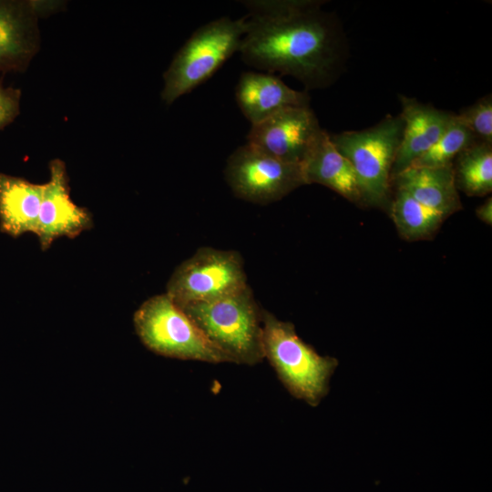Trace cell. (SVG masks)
Here are the masks:
<instances>
[{"label":"cell","instance_id":"cell-20","mask_svg":"<svg viewBox=\"0 0 492 492\" xmlns=\"http://www.w3.org/2000/svg\"><path fill=\"white\" fill-rule=\"evenodd\" d=\"M456 118L465 126L475 138L492 144V97L487 95L474 105L464 108Z\"/></svg>","mask_w":492,"mask_h":492},{"label":"cell","instance_id":"cell-6","mask_svg":"<svg viewBox=\"0 0 492 492\" xmlns=\"http://www.w3.org/2000/svg\"><path fill=\"white\" fill-rule=\"evenodd\" d=\"M134 326L150 351L171 358L230 363L166 293L146 300L134 313Z\"/></svg>","mask_w":492,"mask_h":492},{"label":"cell","instance_id":"cell-18","mask_svg":"<svg viewBox=\"0 0 492 492\" xmlns=\"http://www.w3.org/2000/svg\"><path fill=\"white\" fill-rule=\"evenodd\" d=\"M391 213L400 235L409 241L429 237L446 217L423 205L401 189H396Z\"/></svg>","mask_w":492,"mask_h":492},{"label":"cell","instance_id":"cell-7","mask_svg":"<svg viewBox=\"0 0 492 492\" xmlns=\"http://www.w3.org/2000/svg\"><path fill=\"white\" fill-rule=\"evenodd\" d=\"M247 286L239 251L204 246L175 269L165 293L183 308L227 297Z\"/></svg>","mask_w":492,"mask_h":492},{"label":"cell","instance_id":"cell-12","mask_svg":"<svg viewBox=\"0 0 492 492\" xmlns=\"http://www.w3.org/2000/svg\"><path fill=\"white\" fill-rule=\"evenodd\" d=\"M36 3L0 0V72L25 69L36 52Z\"/></svg>","mask_w":492,"mask_h":492},{"label":"cell","instance_id":"cell-19","mask_svg":"<svg viewBox=\"0 0 492 492\" xmlns=\"http://www.w3.org/2000/svg\"><path fill=\"white\" fill-rule=\"evenodd\" d=\"M477 139L456 118V114L441 138L411 166L445 167L453 164L456 157ZM410 166V167H411Z\"/></svg>","mask_w":492,"mask_h":492},{"label":"cell","instance_id":"cell-2","mask_svg":"<svg viewBox=\"0 0 492 492\" xmlns=\"http://www.w3.org/2000/svg\"><path fill=\"white\" fill-rule=\"evenodd\" d=\"M264 358L295 398L317 406L330 390L338 360L319 354L297 334L294 325L261 309Z\"/></svg>","mask_w":492,"mask_h":492},{"label":"cell","instance_id":"cell-13","mask_svg":"<svg viewBox=\"0 0 492 492\" xmlns=\"http://www.w3.org/2000/svg\"><path fill=\"white\" fill-rule=\"evenodd\" d=\"M235 97L241 111L251 125L288 107L309 106L310 96L288 87L278 77L245 71L240 76Z\"/></svg>","mask_w":492,"mask_h":492},{"label":"cell","instance_id":"cell-9","mask_svg":"<svg viewBox=\"0 0 492 492\" xmlns=\"http://www.w3.org/2000/svg\"><path fill=\"white\" fill-rule=\"evenodd\" d=\"M323 131L310 106L288 107L251 125L246 139L272 157L301 166Z\"/></svg>","mask_w":492,"mask_h":492},{"label":"cell","instance_id":"cell-11","mask_svg":"<svg viewBox=\"0 0 492 492\" xmlns=\"http://www.w3.org/2000/svg\"><path fill=\"white\" fill-rule=\"evenodd\" d=\"M399 100L404 130L393 164L391 181L441 138L455 116V113L420 103L414 97L400 95Z\"/></svg>","mask_w":492,"mask_h":492},{"label":"cell","instance_id":"cell-3","mask_svg":"<svg viewBox=\"0 0 492 492\" xmlns=\"http://www.w3.org/2000/svg\"><path fill=\"white\" fill-rule=\"evenodd\" d=\"M181 309L230 363L254 365L264 359L261 308L249 285L227 297Z\"/></svg>","mask_w":492,"mask_h":492},{"label":"cell","instance_id":"cell-8","mask_svg":"<svg viewBox=\"0 0 492 492\" xmlns=\"http://www.w3.org/2000/svg\"><path fill=\"white\" fill-rule=\"evenodd\" d=\"M226 182L245 201L266 205L306 185L300 165L282 161L246 143L228 158Z\"/></svg>","mask_w":492,"mask_h":492},{"label":"cell","instance_id":"cell-1","mask_svg":"<svg viewBox=\"0 0 492 492\" xmlns=\"http://www.w3.org/2000/svg\"><path fill=\"white\" fill-rule=\"evenodd\" d=\"M242 61L269 74L291 76L307 89L333 84L347 48L333 13L320 0H247Z\"/></svg>","mask_w":492,"mask_h":492},{"label":"cell","instance_id":"cell-5","mask_svg":"<svg viewBox=\"0 0 492 492\" xmlns=\"http://www.w3.org/2000/svg\"><path fill=\"white\" fill-rule=\"evenodd\" d=\"M403 130L401 116L388 115L363 130L329 134L334 147L354 169L362 202L382 206L388 200L391 171Z\"/></svg>","mask_w":492,"mask_h":492},{"label":"cell","instance_id":"cell-17","mask_svg":"<svg viewBox=\"0 0 492 492\" xmlns=\"http://www.w3.org/2000/svg\"><path fill=\"white\" fill-rule=\"evenodd\" d=\"M453 164L457 190L469 196L492 190V144L475 141L456 157Z\"/></svg>","mask_w":492,"mask_h":492},{"label":"cell","instance_id":"cell-15","mask_svg":"<svg viewBox=\"0 0 492 492\" xmlns=\"http://www.w3.org/2000/svg\"><path fill=\"white\" fill-rule=\"evenodd\" d=\"M396 189L406 191L423 205L448 216L461 209L453 164L445 167H408L397 176Z\"/></svg>","mask_w":492,"mask_h":492},{"label":"cell","instance_id":"cell-22","mask_svg":"<svg viewBox=\"0 0 492 492\" xmlns=\"http://www.w3.org/2000/svg\"><path fill=\"white\" fill-rule=\"evenodd\" d=\"M477 216L485 223L491 225L492 223V199L488 198L476 210Z\"/></svg>","mask_w":492,"mask_h":492},{"label":"cell","instance_id":"cell-14","mask_svg":"<svg viewBox=\"0 0 492 492\" xmlns=\"http://www.w3.org/2000/svg\"><path fill=\"white\" fill-rule=\"evenodd\" d=\"M306 185H323L353 202H362L354 169L323 130L301 165Z\"/></svg>","mask_w":492,"mask_h":492},{"label":"cell","instance_id":"cell-4","mask_svg":"<svg viewBox=\"0 0 492 492\" xmlns=\"http://www.w3.org/2000/svg\"><path fill=\"white\" fill-rule=\"evenodd\" d=\"M245 29L244 16H222L196 29L163 75L162 100L169 105L208 80L239 52Z\"/></svg>","mask_w":492,"mask_h":492},{"label":"cell","instance_id":"cell-21","mask_svg":"<svg viewBox=\"0 0 492 492\" xmlns=\"http://www.w3.org/2000/svg\"><path fill=\"white\" fill-rule=\"evenodd\" d=\"M20 90L5 87L0 83V129L10 124L19 114Z\"/></svg>","mask_w":492,"mask_h":492},{"label":"cell","instance_id":"cell-10","mask_svg":"<svg viewBox=\"0 0 492 492\" xmlns=\"http://www.w3.org/2000/svg\"><path fill=\"white\" fill-rule=\"evenodd\" d=\"M50 178L43 184L36 235L43 251L58 237L76 238L92 227L90 212L73 202L69 194L65 163L53 159L49 163Z\"/></svg>","mask_w":492,"mask_h":492},{"label":"cell","instance_id":"cell-16","mask_svg":"<svg viewBox=\"0 0 492 492\" xmlns=\"http://www.w3.org/2000/svg\"><path fill=\"white\" fill-rule=\"evenodd\" d=\"M43 184L0 173V229L18 237L36 233Z\"/></svg>","mask_w":492,"mask_h":492}]
</instances>
